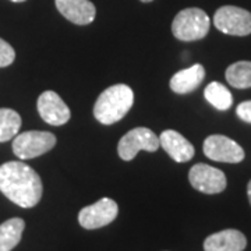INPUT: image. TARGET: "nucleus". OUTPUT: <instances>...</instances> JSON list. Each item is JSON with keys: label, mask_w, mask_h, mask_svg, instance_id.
<instances>
[{"label": "nucleus", "mask_w": 251, "mask_h": 251, "mask_svg": "<svg viewBox=\"0 0 251 251\" xmlns=\"http://www.w3.org/2000/svg\"><path fill=\"white\" fill-rule=\"evenodd\" d=\"M0 191L21 208H32L42 198L39 175L27 163L6 162L0 166Z\"/></svg>", "instance_id": "nucleus-1"}, {"label": "nucleus", "mask_w": 251, "mask_h": 251, "mask_svg": "<svg viewBox=\"0 0 251 251\" xmlns=\"http://www.w3.org/2000/svg\"><path fill=\"white\" fill-rule=\"evenodd\" d=\"M133 103V90L126 84H116L99 95L94 106V116L100 125H113L128 113Z\"/></svg>", "instance_id": "nucleus-2"}, {"label": "nucleus", "mask_w": 251, "mask_h": 251, "mask_svg": "<svg viewBox=\"0 0 251 251\" xmlns=\"http://www.w3.org/2000/svg\"><path fill=\"white\" fill-rule=\"evenodd\" d=\"M211 21L205 11L197 7H190L177 13L172 23V32L179 41L191 42L206 36Z\"/></svg>", "instance_id": "nucleus-3"}, {"label": "nucleus", "mask_w": 251, "mask_h": 251, "mask_svg": "<svg viewBox=\"0 0 251 251\" xmlns=\"http://www.w3.org/2000/svg\"><path fill=\"white\" fill-rule=\"evenodd\" d=\"M159 147V137L152 130L147 127H137L122 137L117 145V152L123 161H133L140 151L155 152Z\"/></svg>", "instance_id": "nucleus-4"}, {"label": "nucleus", "mask_w": 251, "mask_h": 251, "mask_svg": "<svg viewBox=\"0 0 251 251\" xmlns=\"http://www.w3.org/2000/svg\"><path fill=\"white\" fill-rule=\"evenodd\" d=\"M56 145V137L48 131H25L13 140V152L20 159H32L49 152Z\"/></svg>", "instance_id": "nucleus-5"}, {"label": "nucleus", "mask_w": 251, "mask_h": 251, "mask_svg": "<svg viewBox=\"0 0 251 251\" xmlns=\"http://www.w3.org/2000/svg\"><path fill=\"white\" fill-rule=\"evenodd\" d=\"M214 25L227 35L246 36L251 34V13L236 6H224L216 10Z\"/></svg>", "instance_id": "nucleus-6"}, {"label": "nucleus", "mask_w": 251, "mask_h": 251, "mask_svg": "<svg viewBox=\"0 0 251 251\" xmlns=\"http://www.w3.org/2000/svg\"><path fill=\"white\" fill-rule=\"evenodd\" d=\"M119 206L112 198H100L95 204L84 206L78 214V222L84 229H99L112 224L117 218Z\"/></svg>", "instance_id": "nucleus-7"}, {"label": "nucleus", "mask_w": 251, "mask_h": 251, "mask_svg": "<svg viewBox=\"0 0 251 251\" xmlns=\"http://www.w3.org/2000/svg\"><path fill=\"white\" fill-rule=\"evenodd\" d=\"M193 187L204 194H218L226 188V176L222 171L206 163H197L188 172Z\"/></svg>", "instance_id": "nucleus-8"}, {"label": "nucleus", "mask_w": 251, "mask_h": 251, "mask_svg": "<svg viewBox=\"0 0 251 251\" xmlns=\"http://www.w3.org/2000/svg\"><path fill=\"white\" fill-rule=\"evenodd\" d=\"M204 153L215 162L239 163L244 159V151L239 144L226 135L214 134L204 141Z\"/></svg>", "instance_id": "nucleus-9"}, {"label": "nucleus", "mask_w": 251, "mask_h": 251, "mask_svg": "<svg viewBox=\"0 0 251 251\" xmlns=\"http://www.w3.org/2000/svg\"><path fill=\"white\" fill-rule=\"evenodd\" d=\"M38 112L41 117L50 126H63L70 120V109L63 102V99L53 92L45 91L38 98Z\"/></svg>", "instance_id": "nucleus-10"}, {"label": "nucleus", "mask_w": 251, "mask_h": 251, "mask_svg": "<svg viewBox=\"0 0 251 251\" xmlns=\"http://www.w3.org/2000/svg\"><path fill=\"white\" fill-rule=\"evenodd\" d=\"M54 3L63 17L77 25H88L97 16V9L90 0H54Z\"/></svg>", "instance_id": "nucleus-11"}, {"label": "nucleus", "mask_w": 251, "mask_h": 251, "mask_svg": "<svg viewBox=\"0 0 251 251\" xmlns=\"http://www.w3.org/2000/svg\"><path fill=\"white\" fill-rule=\"evenodd\" d=\"M159 144L173 161L183 163L193 159L196 150L193 144L176 130H165L159 135Z\"/></svg>", "instance_id": "nucleus-12"}, {"label": "nucleus", "mask_w": 251, "mask_h": 251, "mask_svg": "<svg viewBox=\"0 0 251 251\" xmlns=\"http://www.w3.org/2000/svg\"><path fill=\"white\" fill-rule=\"evenodd\" d=\"M247 246L246 236L236 229H225L209 234L204 242L205 251H243Z\"/></svg>", "instance_id": "nucleus-13"}, {"label": "nucleus", "mask_w": 251, "mask_h": 251, "mask_svg": "<svg viewBox=\"0 0 251 251\" xmlns=\"http://www.w3.org/2000/svg\"><path fill=\"white\" fill-rule=\"evenodd\" d=\"M205 78V70L201 64H194L180 70L171 78V90L176 94H188L197 90Z\"/></svg>", "instance_id": "nucleus-14"}, {"label": "nucleus", "mask_w": 251, "mask_h": 251, "mask_svg": "<svg viewBox=\"0 0 251 251\" xmlns=\"http://www.w3.org/2000/svg\"><path fill=\"white\" fill-rule=\"evenodd\" d=\"M24 229L25 222L21 218H11L0 225V251L13 250L21 240Z\"/></svg>", "instance_id": "nucleus-15"}, {"label": "nucleus", "mask_w": 251, "mask_h": 251, "mask_svg": "<svg viewBox=\"0 0 251 251\" xmlns=\"http://www.w3.org/2000/svg\"><path fill=\"white\" fill-rule=\"evenodd\" d=\"M227 82L239 90L251 88V62H237L227 67L226 70Z\"/></svg>", "instance_id": "nucleus-16"}, {"label": "nucleus", "mask_w": 251, "mask_h": 251, "mask_svg": "<svg viewBox=\"0 0 251 251\" xmlns=\"http://www.w3.org/2000/svg\"><path fill=\"white\" fill-rule=\"evenodd\" d=\"M205 99L218 110H227L233 103V97L230 94V91L225 87L221 82H211L206 85L204 91Z\"/></svg>", "instance_id": "nucleus-17"}, {"label": "nucleus", "mask_w": 251, "mask_h": 251, "mask_svg": "<svg viewBox=\"0 0 251 251\" xmlns=\"http://www.w3.org/2000/svg\"><path fill=\"white\" fill-rule=\"evenodd\" d=\"M21 127V117L16 110L7 108L0 109V143L14 138Z\"/></svg>", "instance_id": "nucleus-18"}, {"label": "nucleus", "mask_w": 251, "mask_h": 251, "mask_svg": "<svg viewBox=\"0 0 251 251\" xmlns=\"http://www.w3.org/2000/svg\"><path fill=\"white\" fill-rule=\"evenodd\" d=\"M16 59V52L9 42L0 38V67H7Z\"/></svg>", "instance_id": "nucleus-19"}, {"label": "nucleus", "mask_w": 251, "mask_h": 251, "mask_svg": "<svg viewBox=\"0 0 251 251\" xmlns=\"http://www.w3.org/2000/svg\"><path fill=\"white\" fill-rule=\"evenodd\" d=\"M236 113H237V116L240 117L243 122L250 123L251 125V100H244V102H242L237 106V109H236Z\"/></svg>", "instance_id": "nucleus-20"}, {"label": "nucleus", "mask_w": 251, "mask_h": 251, "mask_svg": "<svg viewBox=\"0 0 251 251\" xmlns=\"http://www.w3.org/2000/svg\"><path fill=\"white\" fill-rule=\"evenodd\" d=\"M247 196H249V201H250L251 204V180L249 181V184H247Z\"/></svg>", "instance_id": "nucleus-21"}, {"label": "nucleus", "mask_w": 251, "mask_h": 251, "mask_svg": "<svg viewBox=\"0 0 251 251\" xmlns=\"http://www.w3.org/2000/svg\"><path fill=\"white\" fill-rule=\"evenodd\" d=\"M11 1H14V3H21V1H25V0H11Z\"/></svg>", "instance_id": "nucleus-22"}, {"label": "nucleus", "mask_w": 251, "mask_h": 251, "mask_svg": "<svg viewBox=\"0 0 251 251\" xmlns=\"http://www.w3.org/2000/svg\"><path fill=\"white\" fill-rule=\"evenodd\" d=\"M141 1H144V3H150V1H152V0H141Z\"/></svg>", "instance_id": "nucleus-23"}]
</instances>
